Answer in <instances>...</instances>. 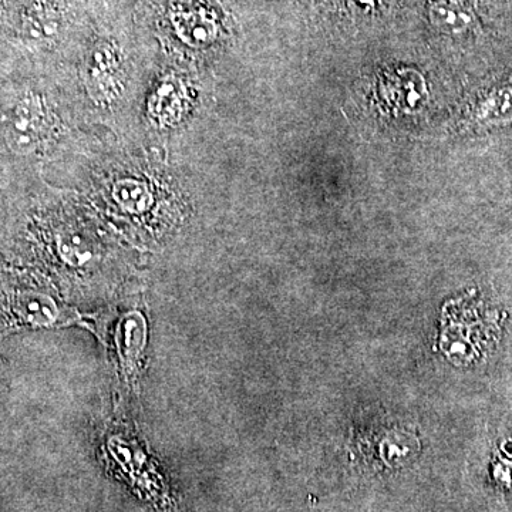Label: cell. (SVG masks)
<instances>
[{
	"instance_id": "obj_1",
	"label": "cell",
	"mask_w": 512,
	"mask_h": 512,
	"mask_svg": "<svg viewBox=\"0 0 512 512\" xmlns=\"http://www.w3.org/2000/svg\"><path fill=\"white\" fill-rule=\"evenodd\" d=\"M512 126V69L483 80L467 97L458 116V130L487 136Z\"/></svg>"
},
{
	"instance_id": "obj_2",
	"label": "cell",
	"mask_w": 512,
	"mask_h": 512,
	"mask_svg": "<svg viewBox=\"0 0 512 512\" xmlns=\"http://www.w3.org/2000/svg\"><path fill=\"white\" fill-rule=\"evenodd\" d=\"M424 19L434 36L454 45L477 42L488 33L484 0H424Z\"/></svg>"
},
{
	"instance_id": "obj_3",
	"label": "cell",
	"mask_w": 512,
	"mask_h": 512,
	"mask_svg": "<svg viewBox=\"0 0 512 512\" xmlns=\"http://www.w3.org/2000/svg\"><path fill=\"white\" fill-rule=\"evenodd\" d=\"M429 103V86L419 70L390 66L380 70L375 83V104L380 113L392 119H407Z\"/></svg>"
},
{
	"instance_id": "obj_4",
	"label": "cell",
	"mask_w": 512,
	"mask_h": 512,
	"mask_svg": "<svg viewBox=\"0 0 512 512\" xmlns=\"http://www.w3.org/2000/svg\"><path fill=\"white\" fill-rule=\"evenodd\" d=\"M46 127L43 103L35 94H28L16 104L5 126V138L15 153L29 154L39 144Z\"/></svg>"
},
{
	"instance_id": "obj_5",
	"label": "cell",
	"mask_w": 512,
	"mask_h": 512,
	"mask_svg": "<svg viewBox=\"0 0 512 512\" xmlns=\"http://www.w3.org/2000/svg\"><path fill=\"white\" fill-rule=\"evenodd\" d=\"M87 77V89L94 100L110 103L119 97L123 89L121 57L113 42H101L94 47Z\"/></svg>"
},
{
	"instance_id": "obj_6",
	"label": "cell",
	"mask_w": 512,
	"mask_h": 512,
	"mask_svg": "<svg viewBox=\"0 0 512 512\" xmlns=\"http://www.w3.org/2000/svg\"><path fill=\"white\" fill-rule=\"evenodd\" d=\"M62 23L63 13L57 0H33L23 13V35L46 42L59 33Z\"/></svg>"
},
{
	"instance_id": "obj_7",
	"label": "cell",
	"mask_w": 512,
	"mask_h": 512,
	"mask_svg": "<svg viewBox=\"0 0 512 512\" xmlns=\"http://www.w3.org/2000/svg\"><path fill=\"white\" fill-rule=\"evenodd\" d=\"M146 342V322L137 312L127 313L117 326L116 343L124 366L134 367Z\"/></svg>"
},
{
	"instance_id": "obj_8",
	"label": "cell",
	"mask_w": 512,
	"mask_h": 512,
	"mask_svg": "<svg viewBox=\"0 0 512 512\" xmlns=\"http://www.w3.org/2000/svg\"><path fill=\"white\" fill-rule=\"evenodd\" d=\"M178 8L180 10L173 13L175 29L200 42H207L217 35L214 13L205 9L207 6L195 5L190 9H184V5H181Z\"/></svg>"
},
{
	"instance_id": "obj_9",
	"label": "cell",
	"mask_w": 512,
	"mask_h": 512,
	"mask_svg": "<svg viewBox=\"0 0 512 512\" xmlns=\"http://www.w3.org/2000/svg\"><path fill=\"white\" fill-rule=\"evenodd\" d=\"M113 198L121 210L140 214L150 210L153 194L147 184L138 180H121L113 187Z\"/></svg>"
},
{
	"instance_id": "obj_10",
	"label": "cell",
	"mask_w": 512,
	"mask_h": 512,
	"mask_svg": "<svg viewBox=\"0 0 512 512\" xmlns=\"http://www.w3.org/2000/svg\"><path fill=\"white\" fill-rule=\"evenodd\" d=\"M20 315L33 325L50 326L59 322L60 312L53 299L39 293H28L19 299Z\"/></svg>"
},
{
	"instance_id": "obj_11",
	"label": "cell",
	"mask_w": 512,
	"mask_h": 512,
	"mask_svg": "<svg viewBox=\"0 0 512 512\" xmlns=\"http://www.w3.org/2000/svg\"><path fill=\"white\" fill-rule=\"evenodd\" d=\"M333 5L357 15H369L375 12L379 0H332Z\"/></svg>"
}]
</instances>
